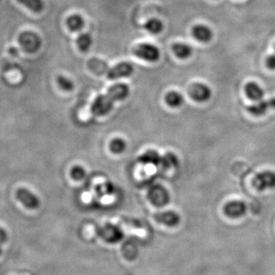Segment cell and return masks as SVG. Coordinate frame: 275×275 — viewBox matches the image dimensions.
I'll use <instances>...</instances> for the list:
<instances>
[{"label":"cell","instance_id":"1","mask_svg":"<svg viewBox=\"0 0 275 275\" xmlns=\"http://www.w3.org/2000/svg\"><path fill=\"white\" fill-rule=\"evenodd\" d=\"M129 94V87L125 84L112 86L105 94L99 95L93 101L92 114L96 116H105L113 108L115 102L123 100Z\"/></svg>","mask_w":275,"mask_h":275},{"label":"cell","instance_id":"2","mask_svg":"<svg viewBox=\"0 0 275 275\" xmlns=\"http://www.w3.org/2000/svg\"><path fill=\"white\" fill-rule=\"evenodd\" d=\"M96 235L109 244H116L123 239V231L116 225L107 223L97 228Z\"/></svg>","mask_w":275,"mask_h":275},{"label":"cell","instance_id":"3","mask_svg":"<svg viewBox=\"0 0 275 275\" xmlns=\"http://www.w3.org/2000/svg\"><path fill=\"white\" fill-rule=\"evenodd\" d=\"M133 53L135 57L151 63L158 61L161 57L159 48L149 43L138 45L133 50Z\"/></svg>","mask_w":275,"mask_h":275},{"label":"cell","instance_id":"4","mask_svg":"<svg viewBox=\"0 0 275 275\" xmlns=\"http://www.w3.org/2000/svg\"><path fill=\"white\" fill-rule=\"evenodd\" d=\"M19 44L24 51L28 53H36L42 46L40 36L32 31H25L19 38Z\"/></svg>","mask_w":275,"mask_h":275},{"label":"cell","instance_id":"5","mask_svg":"<svg viewBox=\"0 0 275 275\" xmlns=\"http://www.w3.org/2000/svg\"><path fill=\"white\" fill-rule=\"evenodd\" d=\"M252 184L258 191L275 188V173L270 170L260 172L255 175Z\"/></svg>","mask_w":275,"mask_h":275},{"label":"cell","instance_id":"6","mask_svg":"<svg viewBox=\"0 0 275 275\" xmlns=\"http://www.w3.org/2000/svg\"><path fill=\"white\" fill-rule=\"evenodd\" d=\"M16 196L19 202H22L28 210H36L40 207V199L28 189L20 187L16 193Z\"/></svg>","mask_w":275,"mask_h":275},{"label":"cell","instance_id":"7","mask_svg":"<svg viewBox=\"0 0 275 275\" xmlns=\"http://www.w3.org/2000/svg\"><path fill=\"white\" fill-rule=\"evenodd\" d=\"M189 93L193 100L203 102L211 99L212 96V90L205 84L202 83H196V84H192L189 90Z\"/></svg>","mask_w":275,"mask_h":275},{"label":"cell","instance_id":"8","mask_svg":"<svg viewBox=\"0 0 275 275\" xmlns=\"http://www.w3.org/2000/svg\"><path fill=\"white\" fill-rule=\"evenodd\" d=\"M134 72V66L128 62L118 63L109 71L107 78L110 80H117L119 78H128Z\"/></svg>","mask_w":275,"mask_h":275},{"label":"cell","instance_id":"9","mask_svg":"<svg viewBox=\"0 0 275 275\" xmlns=\"http://www.w3.org/2000/svg\"><path fill=\"white\" fill-rule=\"evenodd\" d=\"M153 218L157 223L168 226V227H175L181 222V217L179 214L172 211L155 213L154 214Z\"/></svg>","mask_w":275,"mask_h":275},{"label":"cell","instance_id":"10","mask_svg":"<svg viewBox=\"0 0 275 275\" xmlns=\"http://www.w3.org/2000/svg\"><path fill=\"white\" fill-rule=\"evenodd\" d=\"M247 212L246 202L241 200H233L225 205L224 213L230 218H239Z\"/></svg>","mask_w":275,"mask_h":275},{"label":"cell","instance_id":"11","mask_svg":"<svg viewBox=\"0 0 275 275\" xmlns=\"http://www.w3.org/2000/svg\"><path fill=\"white\" fill-rule=\"evenodd\" d=\"M268 109H275V97L267 100L258 101L248 108L249 113L253 116H261L267 113Z\"/></svg>","mask_w":275,"mask_h":275},{"label":"cell","instance_id":"12","mask_svg":"<svg viewBox=\"0 0 275 275\" xmlns=\"http://www.w3.org/2000/svg\"><path fill=\"white\" fill-rule=\"evenodd\" d=\"M192 35L193 38L198 42L202 43H208L212 40L214 38V32L210 27L205 25H195L192 28Z\"/></svg>","mask_w":275,"mask_h":275},{"label":"cell","instance_id":"13","mask_svg":"<svg viewBox=\"0 0 275 275\" xmlns=\"http://www.w3.org/2000/svg\"><path fill=\"white\" fill-rule=\"evenodd\" d=\"M245 92L249 99L256 102L261 100L264 96V91L262 87L255 82L248 83L245 87Z\"/></svg>","mask_w":275,"mask_h":275},{"label":"cell","instance_id":"14","mask_svg":"<svg viewBox=\"0 0 275 275\" xmlns=\"http://www.w3.org/2000/svg\"><path fill=\"white\" fill-rule=\"evenodd\" d=\"M66 24L68 29L71 31L78 32L84 28L85 20L81 15L73 14L66 19Z\"/></svg>","mask_w":275,"mask_h":275},{"label":"cell","instance_id":"15","mask_svg":"<svg viewBox=\"0 0 275 275\" xmlns=\"http://www.w3.org/2000/svg\"><path fill=\"white\" fill-rule=\"evenodd\" d=\"M172 50L175 55L180 59H187L193 54V48L191 46L185 43L174 44L172 45Z\"/></svg>","mask_w":275,"mask_h":275},{"label":"cell","instance_id":"16","mask_svg":"<svg viewBox=\"0 0 275 275\" xmlns=\"http://www.w3.org/2000/svg\"><path fill=\"white\" fill-rule=\"evenodd\" d=\"M78 49L82 52H87L93 45V38L89 33H81L76 41Z\"/></svg>","mask_w":275,"mask_h":275},{"label":"cell","instance_id":"17","mask_svg":"<svg viewBox=\"0 0 275 275\" xmlns=\"http://www.w3.org/2000/svg\"><path fill=\"white\" fill-rule=\"evenodd\" d=\"M19 4L35 13H40L45 9L44 0H17Z\"/></svg>","mask_w":275,"mask_h":275},{"label":"cell","instance_id":"18","mask_svg":"<svg viewBox=\"0 0 275 275\" xmlns=\"http://www.w3.org/2000/svg\"><path fill=\"white\" fill-rule=\"evenodd\" d=\"M145 28L151 34L158 35L162 32L164 29V24L160 19L152 18L145 24Z\"/></svg>","mask_w":275,"mask_h":275},{"label":"cell","instance_id":"19","mask_svg":"<svg viewBox=\"0 0 275 275\" xmlns=\"http://www.w3.org/2000/svg\"><path fill=\"white\" fill-rule=\"evenodd\" d=\"M165 100L169 107L177 108L183 105L184 98L181 93L176 91H171L166 95Z\"/></svg>","mask_w":275,"mask_h":275},{"label":"cell","instance_id":"20","mask_svg":"<svg viewBox=\"0 0 275 275\" xmlns=\"http://www.w3.org/2000/svg\"><path fill=\"white\" fill-rule=\"evenodd\" d=\"M140 161L147 164H158L161 163V158L155 151H149L140 157Z\"/></svg>","mask_w":275,"mask_h":275},{"label":"cell","instance_id":"21","mask_svg":"<svg viewBox=\"0 0 275 275\" xmlns=\"http://www.w3.org/2000/svg\"><path fill=\"white\" fill-rule=\"evenodd\" d=\"M126 149V143L122 139L116 138L110 143V149L113 153L121 154Z\"/></svg>","mask_w":275,"mask_h":275},{"label":"cell","instance_id":"22","mask_svg":"<svg viewBox=\"0 0 275 275\" xmlns=\"http://www.w3.org/2000/svg\"><path fill=\"white\" fill-rule=\"evenodd\" d=\"M161 164L164 166L165 168H170V167H177L178 165V158L175 154H166L163 158H161Z\"/></svg>","mask_w":275,"mask_h":275},{"label":"cell","instance_id":"23","mask_svg":"<svg viewBox=\"0 0 275 275\" xmlns=\"http://www.w3.org/2000/svg\"><path fill=\"white\" fill-rule=\"evenodd\" d=\"M57 82L60 88L64 91H72L75 87L73 81L63 75H59L57 77Z\"/></svg>","mask_w":275,"mask_h":275},{"label":"cell","instance_id":"24","mask_svg":"<svg viewBox=\"0 0 275 275\" xmlns=\"http://www.w3.org/2000/svg\"><path fill=\"white\" fill-rule=\"evenodd\" d=\"M71 175L75 181H81V180L84 179L85 177L86 170L81 166H75L72 169Z\"/></svg>","mask_w":275,"mask_h":275},{"label":"cell","instance_id":"25","mask_svg":"<svg viewBox=\"0 0 275 275\" xmlns=\"http://www.w3.org/2000/svg\"><path fill=\"white\" fill-rule=\"evenodd\" d=\"M7 232L3 228L0 227V255L2 253V248L7 240Z\"/></svg>","mask_w":275,"mask_h":275},{"label":"cell","instance_id":"26","mask_svg":"<svg viewBox=\"0 0 275 275\" xmlns=\"http://www.w3.org/2000/svg\"><path fill=\"white\" fill-rule=\"evenodd\" d=\"M266 65L270 70H275V54L267 57Z\"/></svg>","mask_w":275,"mask_h":275},{"label":"cell","instance_id":"27","mask_svg":"<svg viewBox=\"0 0 275 275\" xmlns=\"http://www.w3.org/2000/svg\"><path fill=\"white\" fill-rule=\"evenodd\" d=\"M0 1H1V0H0Z\"/></svg>","mask_w":275,"mask_h":275},{"label":"cell","instance_id":"28","mask_svg":"<svg viewBox=\"0 0 275 275\" xmlns=\"http://www.w3.org/2000/svg\"><path fill=\"white\" fill-rule=\"evenodd\" d=\"M274 48H275V46H274Z\"/></svg>","mask_w":275,"mask_h":275}]
</instances>
